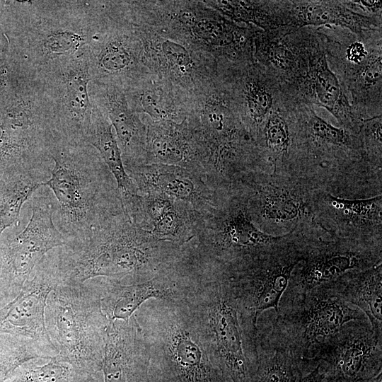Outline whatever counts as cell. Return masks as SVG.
I'll list each match as a JSON object with an SVG mask.
<instances>
[{"instance_id": "4316f807", "label": "cell", "mask_w": 382, "mask_h": 382, "mask_svg": "<svg viewBox=\"0 0 382 382\" xmlns=\"http://www.w3.org/2000/svg\"><path fill=\"white\" fill-rule=\"evenodd\" d=\"M185 120L180 123L155 121L146 127L144 164L180 166L204 180L201 149L193 128Z\"/></svg>"}, {"instance_id": "4dcf8cb0", "label": "cell", "mask_w": 382, "mask_h": 382, "mask_svg": "<svg viewBox=\"0 0 382 382\" xmlns=\"http://www.w3.org/2000/svg\"><path fill=\"white\" fill-rule=\"evenodd\" d=\"M51 170L28 169L0 176V235L18 219L23 203L49 179Z\"/></svg>"}, {"instance_id": "60d3db41", "label": "cell", "mask_w": 382, "mask_h": 382, "mask_svg": "<svg viewBox=\"0 0 382 382\" xmlns=\"http://www.w3.org/2000/svg\"><path fill=\"white\" fill-rule=\"evenodd\" d=\"M361 382H382V372L378 374L375 377H373L371 378L361 381Z\"/></svg>"}, {"instance_id": "9a60e30c", "label": "cell", "mask_w": 382, "mask_h": 382, "mask_svg": "<svg viewBox=\"0 0 382 382\" xmlns=\"http://www.w3.org/2000/svg\"><path fill=\"white\" fill-rule=\"evenodd\" d=\"M40 187L30 197L32 214L27 226L0 253V274L20 289L47 253L69 242L53 221L57 209L53 194Z\"/></svg>"}, {"instance_id": "3957f363", "label": "cell", "mask_w": 382, "mask_h": 382, "mask_svg": "<svg viewBox=\"0 0 382 382\" xmlns=\"http://www.w3.org/2000/svg\"><path fill=\"white\" fill-rule=\"evenodd\" d=\"M51 158L53 168L43 185L56 199L55 226L69 242L88 236L124 212L113 177L93 146L58 137Z\"/></svg>"}, {"instance_id": "4fadbf2b", "label": "cell", "mask_w": 382, "mask_h": 382, "mask_svg": "<svg viewBox=\"0 0 382 382\" xmlns=\"http://www.w3.org/2000/svg\"><path fill=\"white\" fill-rule=\"evenodd\" d=\"M88 56L91 81L125 89L145 75L141 40L119 1H104L103 16Z\"/></svg>"}, {"instance_id": "8fae6325", "label": "cell", "mask_w": 382, "mask_h": 382, "mask_svg": "<svg viewBox=\"0 0 382 382\" xmlns=\"http://www.w3.org/2000/svg\"><path fill=\"white\" fill-rule=\"evenodd\" d=\"M235 187L245 197L253 224L266 234L282 236L313 221V197L320 189L297 173L253 171Z\"/></svg>"}, {"instance_id": "836d02e7", "label": "cell", "mask_w": 382, "mask_h": 382, "mask_svg": "<svg viewBox=\"0 0 382 382\" xmlns=\"http://www.w3.org/2000/svg\"><path fill=\"white\" fill-rule=\"evenodd\" d=\"M174 201L161 215L151 221V237L158 242L180 245L195 236L191 215Z\"/></svg>"}, {"instance_id": "e0dca14e", "label": "cell", "mask_w": 382, "mask_h": 382, "mask_svg": "<svg viewBox=\"0 0 382 382\" xmlns=\"http://www.w3.org/2000/svg\"><path fill=\"white\" fill-rule=\"evenodd\" d=\"M319 364L328 382H361L382 372V335L369 319L354 320L324 345L312 361Z\"/></svg>"}, {"instance_id": "44dd1931", "label": "cell", "mask_w": 382, "mask_h": 382, "mask_svg": "<svg viewBox=\"0 0 382 382\" xmlns=\"http://www.w3.org/2000/svg\"><path fill=\"white\" fill-rule=\"evenodd\" d=\"M312 208L313 221L331 235L382 242V195L351 199L317 190Z\"/></svg>"}, {"instance_id": "ac0fdd59", "label": "cell", "mask_w": 382, "mask_h": 382, "mask_svg": "<svg viewBox=\"0 0 382 382\" xmlns=\"http://www.w3.org/2000/svg\"><path fill=\"white\" fill-rule=\"evenodd\" d=\"M90 281L99 292L101 308L109 322L127 321L151 299H185L192 286L194 275L173 264L142 279L122 282L97 277Z\"/></svg>"}, {"instance_id": "30bf717a", "label": "cell", "mask_w": 382, "mask_h": 382, "mask_svg": "<svg viewBox=\"0 0 382 382\" xmlns=\"http://www.w3.org/2000/svg\"><path fill=\"white\" fill-rule=\"evenodd\" d=\"M366 319L363 311L341 298L328 282L306 293L282 296L270 333H257L269 345L286 349L314 369L313 359L346 323Z\"/></svg>"}, {"instance_id": "52a82bcc", "label": "cell", "mask_w": 382, "mask_h": 382, "mask_svg": "<svg viewBox=\"0 0 382 382\" xmlns=\"http://www.w3.org/2000/svg\"><path fill=\"white\" fill-rule=\"evenodd\" d=\"M322 231L313 221L298 226L255 254L225 264L210 262L231 291L243 318L257 328L264 311L273 308L277 312L294 267L311 241Z\"/></svg>"}, {"instance_id": "f35d334b", "label": "cell", "mask_w": 382, "mask_h": 382, "mask_svg": "<svg viewBox=\"0 0 382 382\" xmlns=\"http://www.w3.org/2000/svg\"><path fill=\"white\" fill-rule=\"evenodd\" d=\"M79 382H102L100 374L86 375L83 378H82Z\"/></svg>"}, {"instance_id": "484cf974", "label": "cell", "mask_w": 382, "mask_h": 382, "mask_svg": "<svg viewBox=\"0 0 382 382\" xmlns=\"http://www.w3.org/2000/svg\"><path fill=\"white\" fill-rule=\"evenodd\" d=\"M88 92L91 102L106 115L115 129L125 169L144 164L146 127L129 105L124 89L91 81Z\"/></svg>"}, {"instance_id": "74e56055", "label": "cell", "mask_w": 382, "mask_h": 382, "mask_svg": "<svg viewBox=\"0 0 382 382\" xmlns=\"http://www.w3.org/2000/svg\"><path fill=\"white\" fill-rule=\"evenodd\" d=\"M296 382H328V380L325 371L318 364L314 369L300 377Z\"/></svg>"}, {"instance_id": "6da1fadb", "label": "cell", "mask_w": 382, "mask_h": 382, "mask_svg": "<svg viewBox=\"0 0 382 382\" xmlns=\"http://www.w3.org/2000/svg\"><path fill=\"white\" fill-rule=\"evenodd\" d=\"M291 132L289 171L337 197L382 195V168L367 158L359 133L334 127L304 103L292 108Z\"/></svg>"}, {"instance_id": "d4e9b609", "label": "cell", "mask_w": 382, "mask_h": 382, "mask_svg": "<svg viewBox=\"0 0 382 382\" xmlns=\"http://www.w3.org/2000/svg\"><path fill=\"white\" fill-rule=\"evenodd\" d=\"M280 28L335 26L364 38L381 33V15L361 14L345 1H277Z\"/></svg>"}, {"instance_id": "9c48e42d", "label": "cell", "mask_w": 382, "mask_h": 382, "mask_svg": "<svg viewBox=\"0 0 382 382\" xmlns=\"http://www.w3.org/2000/svg\"><path fill=\"white\" fill-rule=\"evenodd\" d=\"M109 320L90 280L60 284L48 296L45 327L58 355L79 372L100 374Z\"/></svg>"}, {"instance_id": "277c9868", "label": "cell", "mask_w": 382, "mask_h": 382, "mask_svg": "<svg viewBox=\"0 0 382 382\" xmlns=\"http://www.w3.org/2000/svg\"><path fill=\"white\" fill-rule=\"evenodd\" d=\"M9 60L35 70L86 52L104 13L103 1H18Z\"/></svg>"}, {"instance_id": "8d00e7d4", "label": "cell", "mask_w": 382, "mask_h": 382, "mask_svg": "<svg viewBox=\"0 0 382 382\" xmlns=\"http://www.w3.org/2000/svg\"><path fill=\"white\" fill-rule=\"evenodd\" d=\"M381 133V115L364 120L359 132L367 158L379 167L382 164Z\"/></svg>"}, {"instance_id": "7a4b0ae2", "label": "cell", "mask_w": 382, "mask_h": 382, "mask_svg": "<svg viewBox=\"0 0 382 382\" xmlns=\"http://www.w3.org/2000/svg\"><path fill=\"white\" fill-rule=\"evenodd\" d=\"M159 243L124 212L114 215L88 236L56 248L62 282L79 284L97 277L131 282L151 277L174 262Z\"/></svg>"}, {"instance_id": "5b68a950", "label": "cell", "mask_w": 382, "mask_h": 382, "mask_svg": "<svg viewBox=\"0 0 382 382\" xmlns=\"http://www.w3.org/2000/svg\"><path fill=\"white\" fill-rule=\"evenodd\" d=\"M135 313L150 356L164 382H231L216 363L186 299H153Z\"/></svg>"}, {"instance_id": "5bb4252c", "label": "cell", "mask_w": 382, "mask_h": 382, "mask_svg": "<svg viewBox=\"0 0 382 382\" xmlns=\"http://www.w3.org/2000/svg\"><path fill=\"white\" fill-rule=\"evenodd\" d=\"M36 71L45 83L57 137L69 142L87 143L93 112L88 50Z\"/></svg>"}, {"instance_id": "f1b7e54d", "label": "cell", "mask_w": 382, "mask_h": 382, "mask_svg": "<svg viewBox=\"0 0 382 382\" xmlns=\"http://www.w3.org/2000/svg\"><path fill=\"white\" fill-rule=\"evenodd\" d=\"M329 284L341 298L363 311L373 330L382 335V263L346 272Z\"/></svg>"}, {"instance_id": "7402d4cb", "label": "cell", "mask_w": 382, "mask_h": 382, "mask_svg": "<svg viewBox=\"0 0 382 382\" xmlns=\"http://www.w3.org/2000/svg\"><path fill=\"white\" fill-rule=\"evenodd\" d=\"M238 65L241 76L235 79L228 94L257 146L268 117L294 100L285 92L279 81L255 60Z\"/></svg>"}, {"instance_id": "d590c367", "label": "cell", "mask_w": 382, "mask_h": 382, "mask_svg": "<svg viewBox=\"0 0 382 382\" xmlns=\"http://www.w3.org/2000/svg\"><path fill=\"white\" fill-rule=\"evenodd\" d=\"M157 48L161 49L157 52L161 53L163 64H167L168 70L172 71L174 76L190 79L196 64L188 48L180 42L170 40H161Z\"/></svg>"}, {"instance_id": "e575fe53", "label": "cell", "mask_w": 382, "mask_h": 382, "mask_svg": "<svg viewBox=\"0 0 382 382\" xmlns=\"http://www.w3.org/2000/svg\"><path fill=\"white\" fill-rule=\"evenodd\" d=\"M35 358L52 357L32 340L15 336L0 338V382L8 380L22 364Z\"/></svg>"}, {"instance_id": "f546056e", "label": "cell", "mask_w": 382, "mask_h": 382, "mask_svg": "<svg viewBox=\"0 0 382 382\" xmlns=\"http://www.w3.org/2000/svg\"><path fill=\"white\" fill-rule=\"evenodd\" d=\"M288 103L268 117L257 146L272 172H289L292 148L291 109Z\"/></svg>"}, {"instance_id": "1f68e13d", "label": "cell", "mask_w": 382, "mask_h": 382, "mask_svg": "<svg viewBox=\"0 0 382 382\" xmlns=\"http://www.w3.org/2000/svg\"><path fill=\"white\" fill-rule=\"evenodd\" d=\"M257 359L250 382H296L308 374L305 361L257 335Z\"/></svg>"}, {"instance_id": "ab89813d", "label": "cell", "mask_w": 382, "mask_h": 382, "mask_svg": "<svg viewBox=\"0 0 382 382\" xmlns=\"http://www.w3.org/2000/svg\"><path fill=\"white\" fill-rule=\"evenodd\" d=\"M261 155V154H260ZM262 161H263V163H262V166L261 168L257 170H255V171H257V170H265V171H268L270 170V168L267 166V165L265 163L262 157ZM251 173V172H250ZM247 175V174H246ZM245 176V175H244ZM243 176V177H244ZM207 177V176H206ZM239 182V181H238ZM237 183H236L231 188L228 189V190H217L215 188L216 191V192H228L229 190H231ZM212 186V185H211Z\"/></svg>"}, {"instance_id": "ba28073f", "label": "cell", "mask_w": 382, "mask_h": 382, "mask_svg": "<svg viewBox=\"0 0 382 382\" xmlns=\"http://www.w3.org/2000/svg\"><path fill=\"white\" fill-rule=\"evenodd\" d=\"M186 301L224 374L231 382H250L257 359V329L241 316L227 284L210 268L209 275H195Z\"/></svg>"}, {"instance_id": "d6986e66", "label": "cell", "mask_w": 382, "mask_h": 382, "mask_svg": "<svg viewBox=\"0 0 382 382\" xmlns=\"http://www.w3.org/2000/svg\"><path fill=\"white\" fill-rule=\"evenodd\" d=\"M209 216V236L203 239V245L214 263L225 264L255 254L282 237L266 234L255 226L245 199L236 187L223 197Z\"/></svg>"}, {"instance_id": "ffe728a7", "label": "cell", "mask_w": 382, "mask_h": 382, "mask_svg": "<svg viewBox=\"0 0 382 382\" xmlns=\"http://www.w3.org/2000/svg\"><path fill=\"white\" fill-rule=\"evenodd\" d=\"M292 93L299 103L330 112L341 127L359 133L362 121L354 113L343 86L329 66L323 37L316 28Z\"/></svg>"}, {"instance_id": "2e32d148", "label": "cell", "mask_w": 382, "mask_h": 382, "mask_svg": "<svg viewBox=\"0 0 382 382\" xmlns=\"http://www.w3.org/2000/svg\"><path fill=\"white\" fill-rule=\"evenodd\" d=\"M60 284L54 248L37 264L15 299L0 311V332L32 340L50 357L57 355L46 330L45 308L50 292Z\"/></svg>"}, {"instance_id": "83f0119b", "label": "cell", "mask_w": 382, "mask_h": 382, "mask_svg": "<svg viewBox=\"0 0 382 382\" xmlns=\"http://www.w3.org/2000/svg\"><path fill=\"white\" fill-rule=\"evenodd\" d=\"M93 104L91 125L87 143L93 146L115 180L122 209L127 217L139 224L142 218V196L127 174L121 151L106 115Z\"/></svg>"}, {"instance_id": "7c38bea8", "label": "cell", "mask_w": 382, "mask_h": 382, "mask_svg": "<svg viewBox=\"0 0 382 382\" xmlns=\"http://www.w3.org/2000/svg\"><path fill=\"white\" fill-rule=\"evenodd\" d=\"M382 263V242L331 235L323 230L309 243L282 296L306 293L346 272Z\"/></svg>"}, {"instance_id": "8992f818", "label": "cell", "mask_w": 382, "mask_h": 382, "mask_svg": "<svg viewBox=\"0 0 382 382\" xmlns=\"http://www.w3.org/2000/svg\"><path fill=\"white\" fill-rule=\"evenodd\" d=\"M0 176L28 169H50L58 138L52 109L37 71L10 66L8 88L0 101Z\"/></svg>"}, {"instance_id": "603a6c76", "label": "cell", "mask_w": 382, "mask_h": 382, "mask_svg": "<svg viewBox=\"0 0 382 382\" xmlns=\"http://www.w3.org/2000/svg\"><path fill=\"white\" fill-rule=\"evenodd\" d=\"M126 171L144 196H165L185 203L200 214H212L222 197L215 190H209L202 178L180 166L142 164Z\"/></svg>"}, {"instance_id": "cb8c5ba5", "label": "cell", "mask_w": 382, "mask_h": 382, "mask_svg": "<svg viewBox=\"0 0 382 382\" xmlns=\"http://www.w3.org/2000/svg\"><path fill=\"white\" fill-rule=\"evenodd\" d=\"M102 371L103 382H152L149 352L134 315L109 323Z\"/></svg>"}, {"instance_id": "d6a6232c", "label": "cell", "mask_w": 382, "mask_h": 382, "mask_svg": "<svg viewBox=\"0 0 382 382\" xmlns=\"http://www.w3.org/2000/svg\"><path fill=\"white\" fill-rule=\"evenodd\" d=\"M85 376L57 354L50 359L25 361L6 382H79Z\"/></svg>"}]
</instances>
